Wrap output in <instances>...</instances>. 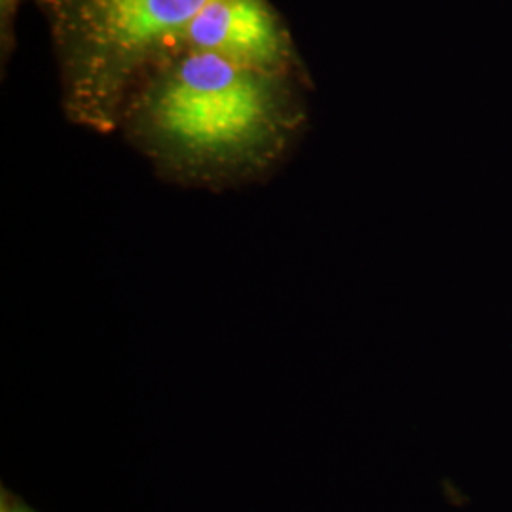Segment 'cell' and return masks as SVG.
<instances>
[{
	"label": "cell",
	"mask_w": 512,
	"mask_h": 512,
	"mask_svg": "<svg viewBox=\"0 0 512 512\" xmlns=\"http://www.w3.org/2000/svg\"><path fill=\"white\" fill-rule=\"evenodd\" d=\"M211 0H61L57 18L61 103L67 118L112 133L129 95L179 54Z\"/></svg>",
	"instance_id": "2"
},
{
	"label": "cell",
	"mask_w": 512,
	"mask_h": 512,
	"mask_svg": "<svg viewBox=\"0 0 512 512\" xmlns=\"http://www.w3.org/2000/svg\"><path fill=\"white\" fill-rule=\"evenodd\" d=\"M0 512H35L33 509H29L27 505L18 503L14 499H8L6 492H2V505H0Z\"/></svg>",
	"instance_id": "4"
},
{
	"label": "cell",
	"mask_w": 512,
	"mask_h": 512,
	"mask_svg": "<svg viewBox=\"0 0 512 512\" xmlns=\"http://www.w3.org/2000/svg\"><path fill=\"white\" fill-rule=\"evenodd\" d=\"M304 84L300 69L184 50L139 82L116 131L173 183L209 190L255 183L306 128Z\"/></svg>",
	"instance_id": "1"
},
{
	"label": "cell",
	"mask_w": 512,
	"mask_h": 512,
	"mask_svg": "<svg viewBox=\"0 0 512 512\" xmlns=\"http://www.w3.org/2000/svg\"><path fill=\"white\" fill-rule=\"evenodd\" d=\"M184 50L215 52L270 69H298L285 27L266 0H211L184 33Z\"/></svg>",
	"instance_id": "3"
}]
</instances>
